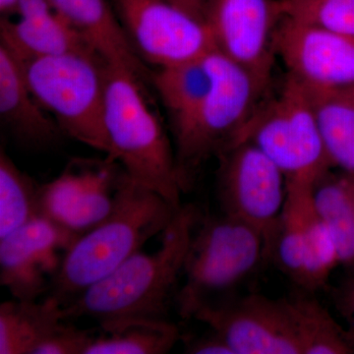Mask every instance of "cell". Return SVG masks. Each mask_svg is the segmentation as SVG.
Listing matches in <instances>:
<instances>
[{
  "label": "cell",
  "instance_id": "6da1fadb",
  "mask_svg": "<svg viewBox=\"0 0 354 354\" xmlns=\"http://www.w3.org/2000/svg\"><path fill=\"white\" fill-rule=\"evenodd\" d=\"M202 214L181 205L151 253H135L109 276L64 305L65 319L88 317L97 324L128 318L167 319L195 228Z\"/></svg>",
  "mask_w": 354,
  "mask_h": 354
},
{
  "label": "cell",
  "instance_id": "7a4b0ae2",
  "mask_svg": "<svg viewBox=\"0 0 354 354\" xmlns=\"http://www.w3.org/2000/svg\"><path fill=\"white\" fill-rule=\"evenodd\" d=\"M178 209L124 171L113 211L67 249L50 295L64 305L109 276L162 234Z\"/></svg>",
  "mask_w": 354,
  "mask_h": 354
},
{
  "label": "cell",
  "instance_id": "3957f363",
  "mask_svg": "<svg viewBox=\"0 0 354 354\" xmlns=\"http://www.w3.org/2000/svg\"><path fill=\"white\" fill-rule=\"evenodd\" d=\"M104 127L111 155L135 183L160 195L176 209L184 193L176 150L145 99V84L106 64Z\"/></svg>",
  "mask_w": 354,
  "mask_h": 354
},
{
  "label": "cell",
  "instance_id": "277c9868",
  "mask_svg": "<svg viewBox=\"0 0 354 354\" xmlns=\"http://www.w3.org/2000/svg\"><path fill=\"white\" fill-rule=\"evenodd\" d=\"M212 83L196 108L172 125L176 155L184 193L208 158L220 156L264 99L268 84L218 50L206 57Z\"/></svg>",
  "mask_w": 354,
  "mask_h": 354
},
{
  "label": "cell",
  "instance_id": "5b68a950",
  "mask_svg": "<svg viewBox=\"0 0 354 354\" xmlns=\"http://www.w3.org/2000/svg\"><path fill=\"white\" fill-rule=\"evenodd\" d=\"M37 101L62 131L111 155L104 127L106 62L92 53H71L19 62Z\"/></svg>",
  "mask_w": 354,
  "mask_h": 354
},
{
  "label": "cell",
  "instance_id": "8992f818",
  "mask_svg": "<svg viewBox=\"0 0 354 354\" xmlns=\"http://www.w3.org/2000/svg\"><path fill=\"white\" fill-rule=\"evenodd\" d=\"M243 141L271 158L286 181L315 186L334 167L308 90L290 75L278 94L262 100L232 146Z\"/></svg>",
  "mask_w": 354,
  "mask_h": 354
},
{
  "label": "cell",
  "instance_id": "52a82bcc",
  "mask_svg": "<svg viewBox=\"0 0 354 354\" xmlns=\"http://www.w3.org/2000/svg\"><path fill=\"white\" fill-rule=\"evenodd\" d=\"M267 253L264 237L250 225L225 215L203 218L191 239L183 285L176 298L183 319H191L214 295L241 283Z\"/></svg>",
  "mask_w": 354,
  "mask_h": 354
},
{
  "label": "cell",
  "instance_id": "ba28073f",
  "mask_svg": "<svg viewBox=\"0 0 354 354\" xmlns=\"http://www.w3.org/2000/svg\"><path fill=\"white\" fill-rule=\"evenodd\" d=\"M218 197L225 215L243 221L263 237L272 252L285 205L286 178L278 165L250 142L218 156Z\"/></svg>",
  "mask_w": 354,
  "mask_h": 354
},
{
  "label": "cell",
  "instance_id": "9c48e42d",
  "mask_svg": "<svg viewBox=\"0 0 354 354\" xmlns=\"http://www.w3.org/2000/svg\"><path fill=\"white\" fill-rule=\"evenodd\" d=\"M128 38L143 62L171 66L216 50L206 21L167 0H113Z\"/></svg>",
  "mask_w": 354,
  "mask_h": 354
},
{
  "label": "cell",
  "instance_id": "30bf717a",
  "mask_svg": "<svg viewBox=\"0 0 354 354\" xmlns=\"http://www.w3.org/2000/svg\"><path fill=\"white\" fill-rule=\"evenodd\" d=\"M192 318L220 335L234 354H304L295 297L250 295L234 304L209 302Z\"/></svg>",
  "mask_w": 354,
  "mask_h": 354
},
{
  "label": "cell",
  "instance_id": "8fae6325",
  "mask_svg": "<svg viewBox=\"0 0 354 354\" xmlns=\"http://www.w3.org/2000/svg\"><path fill=\"white\" fill-rule=\"evenodd\" d=\"M283 16V0H206L205 20L216 50L268 85Z\"/></svg>",
  "mask_w": 354,
  "mask_h": 354
},
{
  "label": "cell",
  "instance_id": "7c38bea8",
  "mask_svg": "<svg viewBox=\"0 0 354 354\" xmlns=\"http://www.w3.org/2000/svg\"><path fill=\"white\" fill-rule=\"evenodd\" d=\"M274 51L288 75L312 90L337 92L354 86V41L283 16Z\"/></svg>",
  "mask_w": 354,
  "mask_h": 354
},
{
  "label": "cell",
  "instance_id": "4fadbf2b",
  "mask_svg": "<svg viewBox=\"0 0 354 354\" xmlns=\"http://www.w3.org/2000/svg\"><path fill=\"white\" fill-rule=\"evenodd\" d=\"M74 239L44 216L0 239V283L13 298L38 300L50 290Z\"/></svg>",
  "mask_w": 354,
  "mask_h": 354
},
{
  "label": "cell",
  "instance_id": "5bb4252c",
  "mask_svg": "<svg viewBox=\"0 0 354 354\" xmlns=\"http://www.w3.org/2000/svg\"><path fill=\"white\" fill-rule=\"evenodd\" d=\"M53 10L85 39L100 57L111 66L134 74L141 82L152 72L135 50L114 8L113 0H50Z\"/></svg>",
  "mask_w": 354,
  "mask_h": 354
},
{
  "label": "cell",
  "instance_id": "9a60e30c",
  "mask_svg": "<svg viewBox=\"0 0 354 354\" xmlns=\"http://www.w3.org/2000/svg\"><path fill=\"white\" fill-rule=\"evenodd\" d=\"M39 104L19 60L0 44V116L16 141L44 149L57 143L62 129Z\"/></svg>",
  "mask_w": 354,
  "mask_h": 354
},
{
  "label": "cell",
  "instance_id": "2e32d148",
  "mask_svg": "<svg viewBox=\"0 0 354 354\" xmlns=\"http://www.w3.org/2000/svg\"><path fill=\"white\" fill-rule=\"evenodd\" d=\"M0 38V44L19 62L71 53H95L85 39L55 10L37 17L19 18L16 22L2 17Z\"/></svg>",
  "mask_w": 354,
  "mask_h": 354
},
{
  "label": "cell",
  "instance_id": "e0dca14e",
  "mask_svg": "<svg viewBox=\"0 0 354 354\" xmlns=\"http://www.w3.org/2000/svg\"><path fill=\"white\" fill-rule=\"evenodd\" d=\"M314 185L286 181V196L272 250L281 269L306 288Z\"/></svg>",
  "mask_w": 354,
  "mask_h": 354
},
{
  "label": "cell",
  "instance_id": "ac0fdd59",
  "mask_svg": "<svg viewBox=\"0 0 354 354\" xmlns=\"http://www.w3.org/2000/svg\"><path fill=\"white\" fill-rule=\"evenodd\" d=\"M66 321L64 304L50 295L38 300L13 299L0 304V354H34L58 326Z\"/></svg>",
  "mask_w": 354,
  "mask_h": 354
},
{
  "label": "cell",
  "instance_id": "d6986e66",
  "mask_svg": "<svg viewBox=\"0 0 354 354\" xmlns=\"http://www.w3.org/2000/svg\"><path fill=\"white\" fill-rule=\"evenodd\" d=\"M85 354H165L179 339V330L169 319L128 318L99 324Z\"/></svg>",
  "mask_w": 354,
  "mask_h": 354
},
{
  "label": "cell",
  "instance_id": "ffe728a7",
  "mask_svg": "<svg viewBox=\"0 0 354 354\" xmlns=\"http://www.w3.org/2000/svg\"><path fill=\"white\" fill-rule=\"evenodd\" d=\"M313 197L337 245L339 265L354 272V177L329 171L314 186Z\"/></svg>",
  "mask_w": 354,
  "mask_h": 354
},
{
  "label": "cell",
  "instance_id": "44dd1931",
  "mask_svg": "<svg viewBox=\"0 0 354 354\" xmlns=\"http://www.w3.org/2000/svg\"><path fill=\"white\" fill-rule=\"evenodd\" d=\"M306 88L333 167L354 177V104L337 93Z\"/></svg>",
  "mask_w": 354,
  "mask_h": 354
},
{
  "label": "cell",
  "instance_id": "7402d4cb",
  "mask_svg": "<svg viewBox=\"0 0 354 354\" xmlns=\"http://www.w3.org/2000/svg\"><path fill=\"white\" fill-rule=\"evenodd\" d=\"M206 57L152 72L151 81L171 115L172 125L188 115L208 93L212 75Z\"/></svg>",
  "mask_w": 354,
  "mask_h": 354
},
{
  "label": "cell",
  "instance_id": "603a6c76",
  "mask_svg": "<svg viewBox=\"0 0 354 354\" xmlns=\"http://www.w3.org/2000/svg\"><path fill=\"white\" fill-rule=\"evenodd\" d=\"M41 185L0 152V239L41 216Z\"/></svg>",
  "mask_w": 354,
  "mask_h": 354
},
{
  "label": "cell",
  "instance_id": "cb8c5ba5",
  "mask_svg": "<svg viewBox=\"0 0 354 354\" xmlns=\"http://www.w3.org/2000/svg\"><path fill=\"white\" fill-rule=\"evenodd\" d=\"M93 165L92 160H72L57 178L41 185V216L69 234L72 220L85 197Z\"/></svg>",
  "mask_w": 354,
  "mask_h": 354
},
{
  "label": "cell",
  "instance_id": "d4e9b609",
  "mask_svg": "<svg viewBox=\"0 0 354 354\" xmlns=\"http://www.w3.org/2000/svg\"><path fill=\"white\" fill-rule=\"evenodd\" d=\"M304 354L354 353L348 330L315 299L295 297Z\"/></svg>",
  "mask_w": 354,
  "mask_h": 354
},
{
  "label": "cell",
  "instance_id": "484cf974",
  "mask_svg": "<svg viewBox=\"0 0 354 354\" xmlns=\"http://www.w3.org/2000/svg\"><path fill=\"white\" fill-rule=\"evenodd\" d=\"M283 13L354 41V0H283Z\"/></svg>",
  "mask_w": 354,
  "mask_h": 354
},
{
  "label": "cell",
  "instance_id": "4316f807",
  "mask_svg": "<svg viewBox=\"0 0 354 354\" xmlns=\"http://www.w3.org/2000/svg\"><path fill=\"white\" fill-rule=\"evenodd\" d=\"M94 335L64 321L39 344L34 354H85Z\"/></svg>",
  "mask_w": 354,
  "mask_h": 354
},
{
  "label": "cell",
  "instance_id": "83f0119b",
  "mask_svg": "<svg viewBox=\"0 0 354 354\" xmlns=\"http://www.w3.org/2000/svg\"><path fill=\"white\" fill-rule=\"evenodd\" d=\"M335 302L342 318L348 323V332L354 342V274L335 293Z\"/></svg>",
  "mask_w": 354,
  "mask_h": 354
},
{
  "label": "cell",
  "instance_id": "f1b7e54d",
  "mask_svg": "<svg viewBox=\"0 0 354 354\" xmlns=\"http://www.w3.org/2000/svg\"><path fill=\"white\" fill-rule=\"evenodd\" d=\"M186 353L193 354H234L232 348L212 330L211 335L192 339L187 344Z\"/></svg>",
  "mask_w": 354,
  "mask_h": 354
},
{
  "label": "cell",
  "instance_id": "f546056e",
  "mask_svg": "<svg viewBox=\"0 0 354 354\" xmlns=\"http://www.w3.org/2000/svg\"><path fill=\"white\" fill-rule=\"evenodd\" d=\"M50 0H19L13 14L19 18H31L53 12Z\"/></svg>",
  "mask_w": 354,
  "mask_h": 354
},
{
  "label": "cell",
  "instance_id": "4dcf8cb0",
  "mask_svg": "<svg viewBox=\"0 0 354 354\" xmlns=\"http://www.w3.org/2000/svg\"><path fill=\"white\" fill-rule=\"evenodd\" d=\"M167 1L176 4V6L188 11V12L196 16L200 19L205 20L206 0H167Z\"/></svg>",
  "mask_w": 354,
  "mask_h": 354
},
{
  "label": "cell",
  "instance_id": "1f68e13d",
  "mask_svg": "<svg viewBox=\"0 0 354 354\" xmlns=\"http://www.w3.org/2000/svg\"><path fill=\"white\" fill-rule=\"evenodd\" d=\"M19 0H0V11L4 15L13 14Z\"/></svg>",
  "mask_w": 354,
  "mask_h": 354
},
{
  "label": "cell",
  "instance_id": "d6a6232c",
  "mask_svg": "<svg viewBox=\"0 0 354 354\" xmlns=\"http://www.w3.org/2000/svg\"><path fill=\"white\" fill-rule=\"evenodd\" d=\"M335 93H337V94L341 95L342 97H344V99L354 104V86H353V87L344 88V90L337 91V92Z\"/></svg>",
  "mask_w": 354,
  "mask_h": 354
}]
</instances>
